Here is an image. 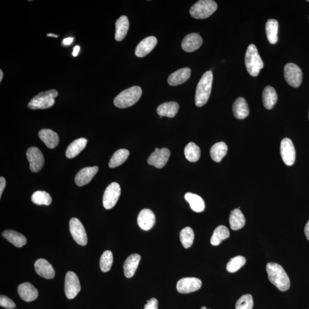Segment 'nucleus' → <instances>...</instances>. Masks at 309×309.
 <instances>
[{
  "mask_svg": "<svg viewBox=\"0 0 309 309\" xmlns=\"http://www.w3.org/2000/svg\"><path fill=\"white\" fill-rule=\"evenodd\" d=\"M6 186V180L3 177L0 178V198H1V196L3 193V190Z\"/></svg>",
  "mask_w": 309,
  "mask_h": 309,
  "instance_id": "c03bdc74",
  "label": "nucleus"
},
{
  "mask_svg": "<svg viewBox=\"0 0 309 309\" xmlns=\"http://www.w3.org/2000/svg\"><path fill=\"white\" fill-rule=\"evenodd\" d=\"M279 25L276 20L270 19L267 21L266 32L269 42L271 44H276L278 42V33Z\"/></svg>",
  "mask_w": 309,
  "mask_h": 309,
  "instance_id": "473e14b6",
  "label": "nucleus"
},
{
  "mask_svg": "<svg viewBox=\"0 0 309 309\" xmlns=\"http://www.w3.org/2000/svg\"><path fill=\"white\" fill-rule=\"evenodd\" d=\"M229 236V229L225 226H219L215 229L210 242L213 246H218L222 241L228 238Z\"/></svg>",
  "mask_w": 309,
  "mask_h": 309,
  "instance_id": "72a5a7b5",
  "label": "nucleus"
},
{
  "mask_svg": "<svg viewBox=\"0 0 309 309\" xmlns=\"http://www.w3.org/2000/svg\"></svg>",
  "mask_w": 309,
  "mask_h": 309,
  "instance_id": "603ef678",
  "label": "nucleus"
},
{
  "mask_svg": "<svg viewBox=\"0 0 309 309\" xmlns=\"http://www.w3.org/2000/svg\"><path fill=\"white\" fill-rule=\"evenodd\" d=\"M141 259V255L138 254H131L127 258L123 265L124 275L127 278H131L134 276Z\"/></svg>",
  "mask_w": 309,
  "mask_h": 309,
  "instance_id": "4be33fe9",
  "label": "nucleus"
},
{
  "mask_svg": "<svg viewBox=\"0 0 309 309\" xmlns=\"http://www.w3.org/2000/svg\"><path fill=\"white\" fill-rule=\"evenodd\" d=\"M2 78H3V73H2V71L1 70H0V82L2 81Z\"/></svg>",
  "mask_w": 309,
  "mask_h": 309,
  "instance_id": "8fccbe9b",
  "label": "nucleus"
},
{
  "mask_svg": "<svg viewBox=\"0 0 309 309\" xmlns=\"http://www.w3.org/2000/svg\"><path fill=\"white\" fill-rule=\"evenodd\" d=\"M202 281L195 277L180 279L176 285V289L179 293L188 294L197 291L201 289Z\"/></svg>",
  "mask_w": 309,
  "mask_h": 309,
  "instance_id": "ddd939ff",
  "label": "nucleus"
},
{
  "mask_svg": "<svg viewBox=\"0 0 309 309\" xmlns=\"http://www.w3.org/2000/svg\"></svg>",
  "mask_w": 309,
  "mask_h": 309,
  "instance_id": "864d4df0",
  "label": "nucleus"
},
{
  "mask_svg": "<svg viewBox=\"0 0 309 309\" xmlns=\"http://www.w3.org/2000/svg\"><path fill=\"white\" fill-rule=\"evenodd\" d=\"M26 157L29 163V167L32 172H38L44 164V157L41 151L35 147H32L26 152Z\"/></svg>",
  "mask_w": 309,
  "mask_h": 309,
  "instance_id": "9b49d317",
  "label": "nucleus"
},
{
  "mask_svg": "<svg viewBox=\"0 0 309 309\" xmlns=\"http://www.w3.org/2000/svg\"><path fill=\"white\" fill-rule=\"evenodd\" d=\"M121 194V188L118 183L113 182L105 190L103 199V204L104 208L110 210L118 202Z\"/></svg>",
  "mask_w": 309,
  "mask_h": 309,
  "instance_id": "6e6552de",
  "label": "nucleus"
},
{
  "mask_svg": "<svg viewBox=\"0 0 309 309\" xmlns=\"http://www.w3.org/2000/svg\"><path fill=\"white\" fill-rule=\"evenodd\" d=\"M142 95L140 86H134L123 90L115 97L114 103L116 107L126 108L137 103Z\"/></svg>",
  "mask_w": 309,
  "mask_h": 309,
  "instance_id": "7ed1b4c3",
  "label": "nucleus"
},
{
  "mask_svg": "<svg viewBox=\"0 0 309 309\" xmlns=\"http://www.w3.org/2000/svg\"><path fill=\"white\" fill-rule=\"evenodd\" d=\"M58 96V92L55 89H51L39 93L30 101L28 107L32 110H43V109L50 108L54 105L55 98Z\"/></svg>",
  "mask_w": 309,
  "mask_h": 309,
  "instance_id": "39448f33",
  "label": "nucleus"
},
{
  "mask_svg": "<svg viewBox=\"0 0 309 309\" xmlns=\"http://www.w3.org/2000/svg\"><path fill=\"white\" fill-rule=\"evenodd\" d=\"M180 240L184 248H188L192 246L194 240L193 230L190 227H186L180 232Z\"/></svg>",
  "mask_w": 309,
  "mask_h": 309,
  "instance_id": "4c0bfd02",
  "label": "nucleus"
},
{
  "mask_svg": "<svg viewBox=\"0 0 309 309\" xmlns=\"http://www.w3.org/2000/svg\"><path fill=\"white\" fill-rule=\"evenodd\" d=\"M87 142L88 141L85 138H80L74 141L68 147L66 153V156L69 159H73L77 156L85 149Z\"/></svg>",
  "mask_w": 309,
  "mask_h": 309,
  "instance_id": "a878e982",
  "label": "nucleus"
},
{
  "mask_svg": "<svg viewBox=\"0 0 309 309\" xmlns=\"http://www.w3.org/2000/svg\"><path fill=\"white\" fill-rule=\"evenodd\" d=\"M99 171L97 166L87 167L81 169L76 177L75 183L78 186L82 187L89 183Z\"/></svg>",
  "mask_w": 309,
  "mask_h": 309,
  "instance_id": "6ab92c4d",
  "label": "nucleus"
},
{
  "mask_svg": "<svg viewBox=\"0 0 309 309\" xmlns=\"http://www.w3.org/2000/svg\"><path fill=\"white\" fill-rule=\"evenodd\" d=\"M253 307V300L250 295H244L237 301L236 309H252Z\"/></svg>",
  "mask_w": 309,
  "mask_h": 309,
  "instance_id": "a19ab883",
  "label": "nucleus"
},
{
  "mask_svg": "<svg viewBox=\"0 0 309 309\" xmlns=\"http://www.w3.org/2000/svg\"><path fill=\"white\" fill-rule=\"evenodd\" d=\"M230 225L233 231H238L242 229L246 223V220L242 212L239 209L232 211L230 216Z\"/></svg>",
  "mask_w": 309,
  "mask_h": 309,
  "instance_id": "c756f323",
  "label": "nucleus"
},
{
  "mask_svg": "<svg viewBox=\"0 0 309 309\" xmlns=\"http://www.w3.org/2000/svg\"><path fill=\"white\" fill-rule=\"evenodd\" d=\"M157 39L154 36H150L143 39L138 45L135 50V55L138 58H143L148 55L155 47Z\"/></svg>",
  "mask_w": 309,
  "mask_h": 309,
  "instance_id": "dca6fc26",
  "label": "nucleus"
},
{
  "mask_svg": "<svg viewBox=\"0 0 309 309\" xmlns=\"http://www.w3.org/2000/svg\"><path fill=\"white\" fill-rule=\"evenodd\" d=\"M17 291L21 299L25 302H32L39 296L36 288L29 282H25L18 286Z\"/></svg>",
  "mask_w": 309,
  "mask_h": 309,
  "instance_id": "a211bd4d",
  "label": "nucleus"
},
{
  "mask_svg": "<svg viewBox=\"0 0 309 309\" xmlns=\"http://www.w3.org/2000/svg\"><path fill=\"white\" fill-rule=\"evenodd\" d=\"M218 5L212 0H201L191 7V16L196 19H204L208 18L216 12Z\"/></svg>",
  "mask_w": 309,
  "mask_h": 309,
  "instance_id": "423d86ee",
  "label": "nucleus"
},
{
  "mask_svg": "<svg viewBox=\"0 0 309 309\" xmlns=\"http://www.w3.org/2000/svg\"><path fill=\"white\" fill-rule=\"evenodd\" d=\"M228 150V146L225 143L221 142L216 143L210 150V156L214 161L219 163L226 156Z\"/></svg>",
  "mask_w": 309,
  "mask_h": 309,
  "instance_id": "2f4dec72",
  "label": "nucleus"
},
{
  "mask_svg": "<svg viewBox=\"0 0 309 309\" xmlns=\"http://www.w3.org/2000/svg\"><path fill=\"white\" fill-rule=\"evenodd\" d=\"M266 271L269 281L278 290L285 292L289 289L290 279L283 267L280 265L273 262L267 263Z\"/></svg>",
  "mask_w": 309,
  "mask_h": 309,
  "instance_id": "f257e3e1",
  "label": "nucleus"
},
{
  "mask_svg": "<svg viewBox=\"0 0 309 309\" xmlns=\"http://www.w3.org/2000/svg\"><path fill=\"white\" fill-rule=\"evenodd\" d=\"M73 40H74L73 38H72V37H69V38H67V39H64V40H63V44H65V45H69L72 43L73 42Z\"/></svg>",
  "mask_w": 309,
  "mask_h": 309,
  "instance_id": "49530a36",
  "label": "nucleus"
},
{
  "mask_svg": "<svg viewBox=\"0 0 309 309\" xmlns=\"http://www.w3.org/2000/svg\"><path fill=\"white\" fill-rule=\"evenodd\" d=\"M113 254L110 250L105 251L100 260V267L103 272L106 273L110 271L113 264Z\"/></svg>",
  "mask_w": 309,
  "mask_h": 309,
  "instance_id": "58836bf2",
  "label": "nucleus"
},
{
  "mask_svg": "<svg viewBox=\"0 0 309 309\" xmlns=\"http://www.w3.org/2000/svg\"><path fill=\"white\" fill-rule=\"evenodd\" d=\"M191 71L189 68L180 69L169 75L168 83L171 86H176L185 82L190 77Z\"/></svg>",
  "mask_w": 309,
  "mask_h": 309,
  "instance_id": "412c9836",
  "label": "nucleus"
},
{
  "mask_svg": "<svg viewBox=\"0 0 309 309\" xmlns=\"http://www.w3.org/2000/svg\"><path fill=\"white\" fill-rule=\"evenodd\" d=\"M32 202L37 205L50 206L52 199L51 195L44 191H37L31 197Z\"/></svg>",
  "mask_w": 309,
  "mask_h": 309,
  "instance_id": "e433bc0d",
  "label": "nucleus"
},
{
  "mask_svg": "<svg viewBox=\"0 0 309 309\" xmlns=\"http://www.w3.org/2000/svg\"><path fill=\"white\" fill-rule=\"evenodd\" d=\"M233 115L236 119H243L249 115V108L246 100L243 97L237 99L232 105Z\"/></svg>",
  "mask_w": 309,
  "mask_h": 309,
  "instance_id": "b1692460",
  "label": "nucleus"
},
{
  "mask_svg": "<svg viewBox=\"0 0 309 309\" xmlns=\"http://www.w3.org/2000/svg\"><path fill=\"white\" fill-rule=\"evenodd\" d=\"M284 77L286 82L294 88L299 87L303 81V72L295 64L288 63L285 67Z\"/></svg>",
  "mask_w": 309,
  "mask_h": 309,
  "instance_id": "0eeeda50",
  "label": "nucleus"
},
{
  "mask_svg": "<svg viewBox=\"0 0 309 309\" xmlns=\"http://www.w3.org/2000/svg\"><path fill=\"white\" fill-rule=\"evenodd\" d=\"M155 224V216L152 210L143 209L139 214L138 224L143 231H148L153 228Z\"/></svg>",
  "mask_w": 309,
  "mask_h": 309,
  "instance_id": "2eb2a0df",
  "label": "nucleus"
},
{
  "mask_svg": "<svg viewBox=\"0 0 309 309\" xmlns=\"http://www.w3.org/2000/svg\"><path fill=\"white\" fill-rule=\"evenodd\" d=\"M280 152L282 160L287 165H292L296 160V150L291 140L285 138L281 141Z\"/></svg>",
  "mask_w": 309,
  "mask_h": 309,
  "instance_id": "f8f14e48",
  "label": "nucleus"
},
{
  "mask_svg": "<svg viewBox=\"0 0 309 309\" xmlns=\"http://www.w3.org/2000/svg\"><path fill=\"white\" fill-rule=\"evenodd\" d=\"M186 201L189 203L191 208L195 212L201 213L205 210V205L203 199L197 194L187 193L184 196Z\"/></svg>",
  "mask_w": 309,
  "mask_h": 309,
  "instance_id": "7c9ffc66",
  "label": "nucleus"
},
{
  "mask_svg": "<svg viewBox=\"0 0 309 309\" xmlns=\"http://www.w3.org/2000/svg\"><path fill=\"white\" fill-rule=\"evenodd\" d=\"M201 309H207L205 307H202Z\"/></svg>",
  "mask_w": 309,
  "mask_h": 309,
  "instance_id": "3c124183",
  "label": "nucleus"
},
{
  "mask_svg": "<svg viewBox=\"0 0 309 309\" xmlns=\"http://www.w3.org/2000/svg\"><path fill=\"white\" fill-rule=\"evenodd\" d=\"M39 137L49 149H55L59 145V138L57 133L50 129L40 131Z\"/></svg>",
  "mask_w": 309,
  "mask_h": 309,
  "instance_id": "5701e85b",
  "label": "nucleus"
},
{
  "mask_svg": "<svg viewBox=\"0 0 309 309\" xmlns=\"http://www.w3.org/2000/svg\"><path fill=\"white\" fill-rule=\"evenodd\" d=\"M35 269L39 276L48 280H51L55 276L54 267L46 259L41 258L37 260L35 263Z\"/></svg>",
  "mask_w": 309,
  "mask_h": 309,
  "instance_id": "f3484780",
  "label": "nucleus"
},
{
  "mask_svg": "<svg viewBox=\"0 0 309 309\" xmlns=\"http://www.w3.org/2000/svg\"><path fill=\"white\" fill-rule=\"evenodd\" d=\"M144 309H158V301L156 299H153L148 301Z\"/></svg>",
  "mask_w": 309,
  "mask_h": 309,
  "instance_id": "37998d69",
  "label": "nucleus"
},
{
  "mask_svg": "<svg viewBox=\"0 0 309 309\" xmlns=\"http://www.w3.org/2000/svg\"><path fill=\"white\" fill-rule=\"evenodd\" d=\"M0 306L8 309L16 308V304H14L12 300L9 299L8 297L2 295L0 296Z\"/></svg>",
  "mask_w": 309,
  "mask_h": 309,
  "instance_id": "79ce46f5",
  "label": "nucleus"
},
{
  "mask_svg": "<svg viewBox=\"0 0 309 309\" xmlns=\"http://www.w3.org/2000/svg\"><path fill=\"white\" fill-rule=\"evenodd\" d=\"M70 230L75 242L81 246H85L87 244L88 239L85 230L77 218H73L70 220Z\"/></svg>",
  "mask_w": 309,
  "mask_h": 309,
  "instance_id": "1a4fd4ad",
  "label": "nucleus"
},
{
  "mask_svg": "<svg viewBox=\"0 0 309 309\" xmlns=\"http://www.w3.org/2000/svg\"><path fill=\"white\" fill-rule=\"evenodd\" d=\"M129 18L126 16L120 17L116 22L115 40L121 41L127 35L129 29Z\"/></svg>",
  "mask_w": 309,
  "mask_h": 309,
  "instance_id": "bb28decb",
  "label": "nucleus"
},
{
  "mask_svg": "<svg viewBox=\"0 0 309 309\" xmlns=\"http://www.w3.org/2000/svg\"><path fill=\"white\" fill-rule=\"evenodd\" d=\"M47 36L55 37H56V38H57V37H59L58 35H55V34H52V33L47 34Z\"/></svg>",
  "mask_w": 309,
  "mask_h": 309,
  "instance_id": "09e8293b",
  "label": "nucleus"
},
{
  "mask_svg": "<svg viewBox=\"0 0 309 309\" xmlns=\"http://www.w3.org/2000/svg\"><path fill=\"white\" fill-rule=\"evenodd\" d=\"M213 81L212 71H207L199 80L195 93V104L201 107L208 101L210 96Z\"/></svg>",
  "mask_w": 309,
  "mask_h": 309,
  "instance_id": "f03ea898",
  "label": "nucleus"
},
{
  "mask_svg": "<svg viewBox=\"0 0 309 309\" xmlns=\"http://www.w3.org/2000/svg\"><path fill=\"white\" fill-rule=\"evenodd\" d=\"M246 262V259L243 256H236L228 262L226 269L230 273H235L243 267Z\"/></svg>",
  "mask_w": 309,
  "mask_h": 309,
  "instance_id": "ea45409f",
  "label": "nucleus"
},
{
  "mask_svg": "<svg viewBox=\"0 0 309 309\" xmlns=\"http://www.w3.org/2000/svg\"><path fill=\"white\" fill-rule=\"evenodd\" d=\"M81 286L77 275L73 271H69L65 279V293L68 299H74L80 292Z\"/></svg>",
  "mask_w": 309,
  "mask_h": 309,
  "instance_id": "9d476101",
  "label": "nucleus"
},
{
  "mask_svg": "<svg viewBox=\"0 0 309 309\" xmlns=\"http://www.w3.org/2000/svg\"><path fill=\"white\" fill-rule=\"evenodd\" d=\"M244 63L248 74L252 77H257L264 65L255 45L250 44L248 47Z\"/></svg>",
  "mask_w": 309,
  "mask_h": 309,
  "instance_id": "20e7f679",
  "label": "nucleus"
},
{
  "mask_svg": "<svg viewBox=\"0 0 309 309\" xmlns=\"http://www.w3.org/2000/svg\"><path fill=\"white\" fill-rule=\"evenodd\" d=\"M262 99L264 107L267 110H271L278 100V96L276 90L272 86H266L263 90Z\"/></svg>",
  "mask_w": 309,
  "mask_h": 309,
  "instance_id": "cd10ccee",
  "label": "nucleus"
},
{
  "mask_svg": "<svg viewBox=\"0 0 309 309\" xmlns=\"http://www.w3.org/2000/svg\"><path fill=\"white\" fill-rule=\"evenodd\" d=\"M2 235L3 238L8 240L16 247H22L27 242V240L23 235L12 230H6L2 232Z\"/></svg>",
  "mask_w": 309,
  "mask_h": 309,
  "instance_id": "393cba45",
  "label": "nucleus"
},
{
  "mask_svg": "<svg viewBox=\"0 0 309 309\" xmlns=\"http://www.w3.org/2000/svg\"><path fill=\"white\" fill-rule=\"evenodd\" d=\"M80 47L78 46V45L74 48L73 55L75 57H76V56L78 55V52L80 51Z\"/></svg>",
  "mask_w": 309,
  "mask_h": 309,
  "instance_id": "de8ad7c7",
  "label": "nucleus"
},
{
  "mask_svg": "<svg viewBox=\"0 0 309 309\" xmlns=\"http://www.w3.org/2000/svg\"><path fill=\"white\" fill-rule=\"evenodd\" d=\"M169 156L170 152L168 149L156 148L149 156L148 162L149 164L154 165L157 168H163L167 163Z\"/></svg>",
  "mask_w": 309,
  "mask_h": 309,
  "instance_id": "4468645a",
  "label": "nucleus"
},
{
  "mask_svg": "<svg viewBox=\"0 0 309 309\" xmlns=\"http://www.w3.org/2000/svg\"><path fill=\"white\" fill-rule=\"evenodd\" d=\"M305 233L306 235L307 239L309 240V220L307 222L306 226L305 228Z\"/></svg>",
  "mask_w": 309,
  "mask_h": 309,
  "instance_id": "a18cd8bd",
  "label": "nucleus"
},
{
  "mask_svg": "<svg viewBox=\"0 0 309 309\" xmlns=\"http://www.w3.org/2000/svg\"><path fill=\"white\" fill-rule=\"evenodd\" d=\"M130 152L126 149H120L113 154L109 162V167L115 168L120 166L125 162L129 157Z\"/></svg>",
  "mask_w": 309,
  "mask_h": 309,
  "instance_id": "f704fd0d",
  "label": "nucleus"
},
{
  "mask_svg": "<svg viewBox=\"0 0 309 309\" xmlns=\"http://www.w3.org/2000/svg\"><path fill=\"white\" fill-rule=\"evenodd\" d=\"M178 103L171 101V102L161 104L157 108V113L161 117L167 116L168 118H174L179 110Z\"/></svg>",
  "mask_w": 309,
  "mask_h": 309,
  "instance_id": "c85d7f7f",
  "label": "nucleus"
},
{
  "mask_svg": "<svg viewBox=\"0 0 309 309\" xmlns=\"http://www.w3.org/2000/svg\"><path fill=\"white\" fill-rule=\"evenodd\" d=\"M203 43L202 37L198 33H191L184 37L182 48L186 52H193L201 47Z\"/></svg>",
  "mask_w": 309,
  "mask_h": 309,
  "instance_id": "aec40b11",
  "label": "nucleus"
},
{
  "mask_svg": "<svg viewBox=\"0 0 309 309\" xmlns=\"http://www.w3.org/2000/svg\"><path fill=\"white\" fill-rule=\"evenodd\" d=\"M184 154L188 161L196 162L201 157V149L194 143L191 142L184 149Z\"/></svg>",
  "mask_w": 309,
  "mask_h": 309,
  "instance_id": "c9c22d12",
  "label": "nucleus"
}]
</instances>
